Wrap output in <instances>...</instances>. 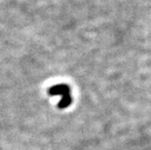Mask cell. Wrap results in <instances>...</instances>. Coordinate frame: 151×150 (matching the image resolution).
I'll list each match as a JSON object with an SVG mask.
<instances>
[{"mask_svg":"<svg viewBox=\"0 0 151 150\" xmlns=\"http://www.w3.org/2000/svg\"><path fill=\"white\" fill-rule=\"evenodd\" d=\"M70 92V89L68 86L66 85H56L54 87H51L49 89V94L51 95H68Z\"/></svg>","mask_w":151,"mask_h":150,"instance_id":"obj_1","label":"cell"},{"mask_svg":"<svg viewBox=\"0 0 151 150\" xmlns=\"http://www.w3.org/2000/svg\"><path fill=\"white\" fill-rule=\"evenodd\" d=\"M71 97H70V95H63L62 100L59 101V104H58V106L60 108H65L67 106H69L70 103H71Z\"/></svg>","mask_w":151,"mask_h":150,"instance_id":"obj_2","label":"cell"}]
</instances>
